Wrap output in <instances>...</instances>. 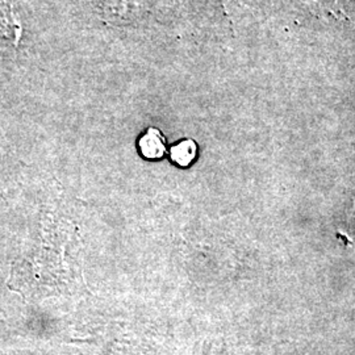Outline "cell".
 Instances as JSON below:
<instances>
[{
  "label": "cell",
  "instance_id": "cell-1",
  "mask_svg": "<svg viewBox=\"0 0 355 355\" xmlns=\"http://www.w3.org/2000/svg\"><path fill=\"white\" fill-rule=\"evenodd\" d=\"M140 152L148 159H159L165 155L166 140L157 128H149L139 142Z\"/></svg>",
  "mask_w": 355,
  "mask_h": 355
},
{
  "label": "cell",
  "instance_id": "cell-2",
  "mask_svg": "<svg viewBox=\"0 0 355 355\" xmlns=\"http://www.w3.org/2000/svg\"><path fill=\"white\" fill-rule=\"evenodd\" d=\"M198 154V146L192 140H183L178 142L170 150V157L173 162L180 167L190 166Z\"/></svg>",
  "mask_w": 355,
  "mask_h": 355
}]
</instances>
